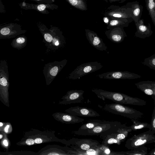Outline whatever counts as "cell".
<instances>
[{
    "label": "cell",
    "instance_id": "cell-1",
    "mask_svg": "<svg viewBox=\"0 0 155 155\" xmlns=\"http://www.w3.org/2000/svg\"><path fill=\"white\" fill-rule=\"evenodd\" d=\"M91 91L99 98L103 100L107 99L116 103L122 104L142 106L146 104V102L143 99L118 92L110 91L97 88H93Z\"/></svg>",
    "mask_w": 155,
    "mask_h": 155
},
{
    "label": "cell",
    "instance_id": "cell-2",
    "mask_svg": "<svg viewBox=\"0 0 155 155\" xmlns=\"http://www.w3.org/2000/svg\"><path fill=\"white\" fill-rule=\"evenodd\" d=\"M126 124H121L118 121H106L102 124L97 126L94 128L84 130L73 131L74 134L82 136L100 135L101 138L104 140L108 135L117 132L120 128Z\"/></svg>",
    "mask_w": 155,
    "mask_h": 155
},
{
    "label": "cell",
    "instance_id": "cell-3",
    "mask_svg": "<svg viewBox=\"0 0 155 155\" xmlns=\"http://www.w3.org/2000/svg\"><path fill=\"white\" fill-rule=\"evenodd\" d=\"M39 28L43 37V41L48 49L58 50L65 45L64 37L58 28L53 27L48 29L45 27L41 26Z\"/></svg>",
    "mask_w": 155,
    "mask_h": 155
},
{
    "label": "cell",
    "instance_id": "cell-4",
    "mask_svg": "<svg viewBox=\"0 0 155 155\" xmlns=\"http://www.w3.org/2000/svg\"><path fill=\"white\" fill-rule=\"evenodd\" d=\"M101 108L106 112L120 115L131 120H139L142 118L144 115L143 113L134 108L116 103L106 104Z\"/></svg>",
    "mask_w": 155,
    "mask_h": 155
},
{
    "label": "cell",
    "instance_id": "cell-5",
    "mask_svg": "<svg viewBox=\"0 0 155 155\" xmlns=\"http://www.w3.org/2000/svg\"><path fill=\"white\" fill-rule=\"evenodd\" d=\"M8 66L7 61L2 60L0 62V100L9 107L8 89L9 87Z\"/></svg>",
    "mask_w": 155,
    "mask_h": 155
},
{
    "label": "cell",
    "instance_id": "cell-6",
    "mask_svg": "<svg viewBox=\"0 0 155 155\" xmlns=\"http://www.w3.org/2000/svg\"><path fill=\"white\" fill-rule=\"evenodd\" d=\"M155 142V135L150 129L128 139L125 145L129 150H133L142 146Z\"/></svg>",
    "mask_w": 155,
    "mask_h": 155
},
{
    "label": "cell",
    "instance_id": "cell-7",
    "mask_svg": "<svg viewBox=\"0 0 155 155\" xmlns=\"http://www.w3.org/2000/svg\"><path fill=\"white\" fill-rule=\"evenodd\" d=\"M68 60L64 59L61 61H55L45 64L43 72L47 85H48L51 84L65 66Z\"/></svg>",
    "mask_w": 155,
    "mask_h": 155
},
{
    "label": "cell",
    "instance_id": "cell-8",
    "mask_svg": "<svg viewBox=\"0 0 155 155\" xmlns=\"http://www.w3.org/2000/svg\"><path fill=\"white\" fill-rule=\"evenodd\" d=\"M103 67L98 61L90 62L81 64L69 74L68 78L72 80L79 79L87 74L96 71Z\"/></svg>",
    "mask_w": 155,
    "mask_h": 155
},
{
    "label": "cell",
    "instance_id": "cell-9",
    "mask_svg": "<svg viewBox=\"0 0 155 155\" xmlns=\"http://www.w3.org/2000/svg\"><path fill=\"white\" fill-rule=\"evenodd\" d=\"M67 145H71L72 148L75 150H87L91 148L100 147L101 144L97 140L91 139H78L73 138L65 142Z\"/></svg>",
    "mask_w": 155,
    "mask_h": 155
},
{
    "label": "cell",
    "instance_id": "cell-10",
    "mask_svg": "<svg viewBox=\"0 0 155 155\" xmlns=\"http://www.w3.org/2000/svg\"><path fill=\"white\" fill-rule=\"evenodd\" d=\"M104 15L109 19L117 18L132 19L130 8L125 5L121 7L111 5L105 11Z\"/></svg>",
    "mask_w": 155,
    "mask_h": 155
},
{
    "label": "cell",
    "instance_id": "cell-11",
    "mask_svg": "<svg viewBox=\"0 0 155 155\" xmlns=\"http://www.w3.org/2000/svg\"><path fill=\"white\" fill-rule=\"evenodd\" d=\"M26 31L25 30H22L21 26L17 24H8L1 27L0 39L16 38L25 33Z\"/></svg>",
    "mask_w": 155,
    "mask_h": 155
},
{
    "label": "cell",
    "instance_id": "cell-12",
    "mask_svg": "<svg viewBox=\"0 0 155 155\" xmlns=\"http://www.w3.org/2000/svg\"><path fill=\"white\" fill-rule=\"evenodd\" d=\"M101 79H133L140 78L141 76L128 71H112L98 74Z\"/></svg>",
    "mask_w": 155,
    "mask_h": 155
},
{
    "label": "cell",
    "instance_id": "cell-13",
    "mask_svg": "<svg viewBox=\"0 0 155 155\" xmlns=\"http://www.w3.org/2000/svg\"><path fill=\"white\" fill-rule=\"evenodd\" d=\"M84 91L83 90H71L68 91L61 98L59 104H71L82 103L84 98L83 96Z\"/></svg>",
    "mask_w": 155,
    "mask_h": 155
},
{
    "label": "cell",
    "instance_id": "cell-14",
    "mask_svg": "<svg viewBox=\"0 0 155 155\" xmlns=\"http://www.w3.org/2000/svg\"><path fill=\"white\" fill-rule=\"evenodd\" d=\"M65 111L78 117H95L100 116L96 111L91 108L78 106L71 107L66 109Z\"/></svg>",
    "mask_w": 155,
    "mask_h": 155
},
{
    "label": "cell",
    "instance_id": "cell-15",
    "mask_svg": "<svg viewBox=\"0 0 155 155\" xmlns=\"http://www.w3.org/2000/svg\"><path fill=\"white\" fill-rule=\"evenodd\" d=\"M85 32L86 38L92 46L98 50L107 51V46L96 32L88 29H85Z\"/></svg>",
    "mask_w": 155,
    "mask_h": 155
},
{
    "label": "cell",
    "instance_id": "cell-16",
    "mask_svg": "<svg viewBox=\"0 0 155 155\" xmlns=\"http://www.w3.org/2000/svg\"><path fill=\"white\" fill-rule=\"evenodd\" d=\"M105 34L109 39L116 43L122 42L127 37L124 28L121 27L111 28L106 31Z\"/></svg>",
    "mask_w": 155,
    "mask_h": 155
},
{
    "label": "cell",
    "instance_id": "cell-17",
    "mask_svg": "<svg viewBox=\"0 0 155 155\" xmlns=\"http://www.w3.org/2000/svg\"><path fill=\"white\" fill-rule=\"evenodd\" d=\"M54 118L57 121L66 124H74L82 122L84 119L79 117L66 113L57 112L52 114Z\"/></svg>",
    "mask_w": 155,
    "mask_h": 155
},
{
    "label": "cell",
    "instance_id": "cell-18",
    "mask_svg": "<svg viewBox=\"0 0 155 155\" xmlns=\"http://www.w3.org/2000/svg\"><path fill=\"white\" fill-rule=\"evenodd\" d=\"M137 31L135 36L141 38H145L151 36L153 33L151 29L150 24L148 23L147 25H145L144 20L140 19L135 24Z\"/></svg>",
    "mask_w": 155,
    "mask_h": 155
},
{
    "label": "cell",
    "instance_id": "cell-19",
    "mask_svg": "<svg viewBox=\"0 0 155 155\" xmlns=\"http://www.w3.org/2000/svg\"><path fill=\"white\" fill-rule=\"evenodd\" d=\"M125 5L130 8L131 17L135 23L140 19L143 11V6L137 1L127 3Z\"/></svg>",
    "mask_w": 155,
    "mask_h": 155
},
{
    "label": "cell",
    "instance_id": "cell-20",
    "mask_svg": "<svg viewBox=\"0 0 155 155\" xmlns=\"http://www.w3.org/2000/svg\"><path fill=\"white\" fill-rule=\"evenodd\" d=\"M155 82L152 81H142L135 83L137 87L145 94L152 96L154 95Z\"/></svg>",
    "mask_w": 155,
    "mask_h": 155
},
{
    "label": "cell",
    "instance_id": "cell-21",
    "mask_svg": "<svg viewBox=\"0 0 155 155\" xmlns=\"http://www.w3.org/2000/svg\"><path fill=\"white\" fill-rule=\"evenodd\" d=\"M109 20L107 24V29L114 27H127L129 23L133 21L132 19L121 18L109 19Z\"/></svg>",
    "mask_w": 155,
    "mask_h": 155
},
{
    "label": "cell",
    "instance_id": "cell-22",
    "mask_svg": "<svg viewBox=\"0 0 155 155\" xmlns=\"http://www.w3.org/2000/svg\"><path fill=\"white\" fill-rule=\"evenodd\" d=\"M27 42V38L25 36L19 35L12 40L11 45L14 48L19 50L26 46Z\"/></svg>",
    "mask_w": 155,
    "mask_h": 155
},
{
    "label": "cell",
    "instance_id": "cell-23",
    "mask_svg": "<svg viewBox=\"0 0 155 155\" xmlns=\"http://www.w3.org/2000/svg\"><path fill=\"white\" fill-rule=\"evenodd\" d=\"M46 4H33L25 3L23 2L22 4V8L25 9H34L37 10L41 12H45L46 11L47 8H54L56 6H53V5Z\"/></svg>",
    "mask_w": 155,
    "mask_h": 155
},
{
    "label": "cell",
    "instance_id": "cell-24",
    "mask_svg": "<svg viewBox=\"0 0 155 155\" xmlns=\"http://www.w3.org/2000/svg\"><path fill=\"white\" fill-rule=\"evenodd\" d=\"M62 148H53L50 147L42 151L39 155H71L68 153L67 150L61 149Z\"/></svg>",
    "mask_w": 155,
    "mask_h": 155
},
{
    "label": "cell",
    "instance_id": "cell-25",
    "mask_svg": "<svg viewBox=\"0 0 155 155\" xmlns=\"http://www.w3.org/2000/svg\"><path fill=\"white\" fill-rule=\"evenodd\" d=\"M146 7L155 27V0H145Z\"/></svg>",
    "mask_w": 155,
    "mask_h": 155
},
{
    "label": "cell",
    "instance_id": "cell-26",
    "mask_svg": "<svg viewBox=\"0 0 155 155\" xmlns=\"http://www.w3.org/2000/svg\"><path fill=\"white\" fill-rule=\"evenodd\" d=\"M106 120H88L86 123L82 125L78 130H84L92 129L97 126L105 122Z\"/></svg>",
    "mask_w": 155,
    "mask_h": 155
},
{
    "label": "cell",
    "instance_id": "cell-27",
    "mask_svg": "<svg viewBox=\"0 0 155 155\" xmlns=\"http://www.w3.org/2000/svg\"><path fill=\"white\" fill-rule=\"evenodd\" d=\"M131 130L128 128L125 124L123 127L119 128L116 132V137L121 141H124L127 137L128 134L131 131Z\"/></svg>",
    "mask_w": 155,
    "mask_h": 155
},
{
    "label": "cell",
    "instance_id": "cell-28",
    "mask_svg": "<svg viewBox=\"0 0 155 155\" xmlns=\"http://www.w3.org/2000/svg\"><path fill=\"white\" fill-rule=\"evenodd\" d=\"M116 133L107 135L106 138L103 140L101 144L108 146L114 143L120 145L121 142L117 138Z\"/></svg>",
    "mask_w": 155,
    "mask_h": 155
},
{
    "label": "cell",
    "instance_id": "cell-29",
    "mask_svg": "<svg viewBox=\"0 0 155 155\" xmlns=\"http://www.w3.org/2000/svg\"><path fill=\"white\" fill-rule=\"evenodd\" d=\"M131 120L133 123L130 126H128V127L131 131L145 128H148L149 129L151 130L150 123L141 122L138 120Z\"/></svg>",
    "mask_w": 155,
    "mask_h": 155
},
{
    "label": "cell",
    "instance_id": "cell-30",
    "mask_svg": "<svg viewBox=\"0 0 155 155\" xmlns=\"http://www.w3.org/2000/svg\"><path fill=\"white\" fill-rule=\"evenodd\" d=\"M74 7L82 11L87 10V6L84 0H66Z\"/></svg>",
    "mask_w": 155,
    "mask_h": 155
},
{
    "label": "cell",
    "instance_id": "cell-31",
    "mask_svg": "<svg viewBox=\"0 0 155 155\" xmlns=\"http://www.w3.org/2000/svg\"><path fill=\"white\" fill-rule=\"evenodd\" d=\"M148 148L142 146L130 151H126L127 155H146L148 154Z\"/></svg>",
    "mask_w": 155,
    "mask_h": 155
},
{
    "label": "cell",
    "instance_id": "cell-32",
    "mask_svg": "<svg viewBox=\"0 0 155 155\" xmlns=\"http://www.w3.org/2000/svg\"><path fill=\"white\" fill-rule=\"evenodd\" d=\"M142 63L150 68L155 70V54L145 58Z\"/></svg>",
    "mask_w": 155,
    "mask_h": 155
},
{
    "label": "cell",
    "instance_id": "cell-33",
    "mask_svg": "<svg viewBox=\"0 0 155 155\" xmlns=\"http://www.w3.org/2000/svg\"><path fill=\"white\" fill-rule=\"evenodd\" d=\"M100 149L101 150V155H122V152H114L110 150L109 146L101 144Z\"/></svg>",
    "mask_w": 155,
    "mask_h": 155
},
{
    "label": "cell",
    "instance_id": "cell-34",
    "mask_svg": "<svg viewBox=\"0 0 155 155\" xmlns=\"http://www.w3.org/2000/svg\"><path fill=\"white\" fill-rule=\"evenodd\" d=\"M4 136L2 140H1V145L4 148L8 149L10 146V142L7 138V134L2 131Z\"/></svg>",
    "mask_w": 155,
    "mask_h": 155
},
{
    "label": "cell",
    "instance_id": "cell-35",
    "mask_svg": "<svg viewBox=\"0 0 155 155\" xmlns=\"http://www.w3.org/2000/svg\"><path fill=\"white\" fill-rule=\"evenodd\" d=\"M12 126L9 123H5L2 129L0 131H3L6 134H10L12 131Z\"/></svg>",
    "mask_w": 155,
    "mask_h": 155
},
{
    "label": "cell",
    "instance_id": "cell-36",
    "mask_svg": "<svg viewBox=\"0 0 155 155\" xmlns=\"http://www.w3.org/2000/svg\"><path fill=\"white\" fill-rule=\"evenodd\" d=\"M152 115L151 125V131L153 134L155 133V105Z\"/></svg>",
    "mask_w": 155,
    "mask_h": 155
},
{
    "label": "cell",
    "instance_id": "cell-37",
    "mask_svg": "<svg viewBox=\"0 0 155 155\" xmlns=\"http://www.w3.org/2000/svg\"><path fill=\"white\" fill-rule=\"evenodd\" d=\"M25 142L22 145H34L35 143L34 140L32 138H28L26 139L25 141H23L21 142Z\"/></svg>",
    "mask_w": 155,
    "mask_h": 155
},
{
    "label": "cell",
    "instance_id": "cell-38",
    "mask_svg": "<svg viewBox=\"0 0 155 155\" xmlns=\"http://www.w3.org/2000/svg\"><path fill=\"white\" fill-rule=\"evenodd\" d=\"M32 1H34L36 2L41 4V3L43 4V3H51V1H53V0H30Z\"/></svg>",
    "mask_w": 155,
    "mask_h": 155
},
{
    "label": "cell",
    "instance_id": "cell-39",
    "mask_svg": "<svg viewBox=\"0 0 155 155\" xmlns=\"http://www.w3.org/2000/svg\"><path fill=\"white\" fill-rule=\"evenodd\" d=\"M106 1L107 2L109 1L110 3L113 2H118L119 3H123L127 0H103Z\"/></svg>",
    "mask_w": 155,
    "mask_h": 155
},
{
    "label": "cell",
    "instance_id": "cell-40",
    "mask_svg": "<svg viewBox=\"0 0 155 155\" xmlns=\"http://www.w3.org/2000/svg\"><path fill=\"white\" fill-rule=\"evenodd\" d=\"M147 155H155V148L152 150L149 153H148Z\"/></svg>",
    "mask_w": 155,
    "mask_h": 155
},
{
    "label": "cell",
    "instance_id": "cell-41",
    "mask_svg": "<svg viewBox=\"0 0 155 155\" xmlns=\"http://www.w3.org/2000/svg\"><path fill=\"white\" fill-rule=\"evenodd\" d=\"M104 21L107 24L109 21V19L107 17H105L103 18Z\"/></svg>",
    "mask_w": 155,
    "mask_h": 155
},
{
    "label": "cell",
    "instance_id": "cell-42",
    "mask_svg": "<svg viewBox=\"0 0 155 155\" xmlns=\"http://www.w3.org/2000/svg\"><path fill=\"white\" fill-rule=\"evenodd\" d=\"M5 123L1 122H0V130H1L4 127Z\"/></svg>",
    "mask_w": 155,
    "mask_h": 155
},
{
    "label": "cell",
    "instance_id": "cell-43",
    "mask_svg": "<svg viewBox=\"0 0 155 155\" xmlns=\"http://www.w3.org/2000/svg\"><path fill=\"white\" fill-rule=\"evenodd\" d=\"M154 95L151 96L153 100L154 103V105H155V89H154Z\"/></svg>",
    "mask_w": 155,
    "mask_h": 155
}]
</instances>
